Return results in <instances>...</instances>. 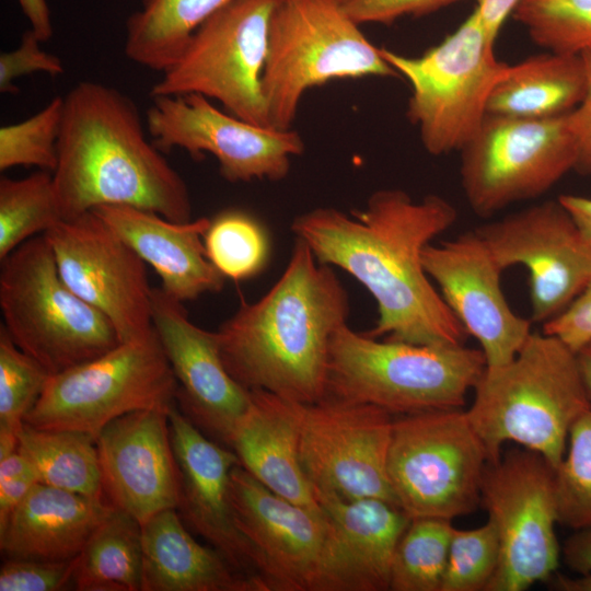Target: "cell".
<instances>
[{
  "instance_id": "obj_1",
  "label": "cell",
  "mask_w": 591,
  "mask_h": 591,
  "mask_svg": "<svg viewBox=\"0 0 591 591\" xmlns=\"http://www.w3.org/2000/svg\"><path fill=\"white\" fill-rule=\"evenodd\" d=\"M456 219L455 207L439 195L415 200L383 188L364 209L314 208L294 217L291 230L318 263L347 271L374 298L379 315L366 335L444 347L464 345L468 335L430 282L421 254Z\"/></svg>"
},
{
  "instance_id": "obj_2",
  "label": "cell",
  "mask_w": 591,
  "mask_h": 591,
  "mask_svg": "<svg viewBox=\"0 0 591 591\" xmlns=\"http://www.w3.org/2000/svg\"><path fill=\"white\" fill-rule=\"evenodd\" d=\"M348 315L349 297L333 267L296 237L277 282L217 331L223 364L248 391L317 402L326 394L331 340Z\"/></svg>"
},
{
  "instance_id": "obj_3",
  "label": "cell",
  "mask_w": 591,
  "mask_h": 591,
  "mask_svg": "<svg viewBox=\"0 0 591 591\" xmlns=\"http://www.w3.org/2000/svg\"><path fill=\"white\" fill-rule=\"evenodd\" d=\"M144 125L134 100L114 86L80 81L68 91L51 172L63 220L107 205L192 220L188 186Z\"/></svg>"
},
{
  "instance_id": "obj_4",
  "label": "cell",
  "mask_w": 591,
  "mask_h": 591,
  "mask_svg": "<svg viewBox=\"0 0 591 591\" xmlns=\"http://www.w3.org/2000/svg\"><path fill=\"white\" fill-rule=\"evenodd\" d=\"M466 416L485 445L489 463L513 441L556 468L573 424L591 409L577 352L558 338L531 333L509 362L486 366L474 386Z\"/></svg>"
},
{
  "instance_id": "obj_5",
  "label": "cell",
  "mask_w": 591,
  "mask_h": 591,
  "mask_svg": "<svg viewBox=\"0 0 591 591\" xmlns=\"http://www.w3.org/2000/svg\"><path fill=\"white\" fill-rule=\"evenodd\" d=\"M485 368L482 349L379 340L346 324L331 340L325 396L399 416L461 409Z\"/></svg>"
},
{
  "instance_id": "obj_6",
  "label": "cell",
  "mask_w": 591,
  "mask_h": 591,
  "mask_svg": "<svg viewBox=\"0 0 591 591\" xmlns=\"http://www.w3.org/2000/svg\"><path fill=\"white\" fill-rule=\"evenodd\" d=\"M359 26L343 0L278 1L262 81L271 128L291 129L312 88L332 80L399 77Z\"/></svg>"
},
{
  "instance_id": "obj_7",
  "label": "cell",
  "mask_w": 591,
  "mask_h": 591,
  "mask_svg": "<svg viewBox=\"0 0 591 591\" xmlns=\"http://www.w3.org/2000/svg\"><path fill=\"white\" fill-rule=\"evenodd\" d=\"M1 264V325L50 374L120 344L109 320L63 281L44 234L22 243Z\"/></svg>"
},
{
  "instance_id": "obj_8",
  "label": "cell",
  "mask_w": 591,
  "mask_h": 591,
  "mask_svg": "<svg viewBox=\"0 0 591 591\" xmlns=\"http://www.w3.org/2000/svg\"><path fill=\"white\" fill-rule=\"evenodd\" d=\"M476 9L450 35L419 56L380 47L412 90L407 118L431 155L460 151L478 131L487 102L509 65L494 53Z\"/></svg>"
},
{
  "instance_id": "obj_9",
  "label": "cell",
  "mask_w": 591,
  "mask_h": 591,
  "mask_svg": "<svg viewBox=\"0 0 591 591\" xmlns=\"http://www.w3.org/2000/svg\"><path fill=\"white\" fill-rule=\"evenodd\" d=\"M487 451L461 409L401 415L393 420L387 475L410 519L453 520L480 502Z\"/></svg>"
},
{
  "instance_id": "obj_10",
  "label": "cell",
  "mask_w": 591,
  "mask_h": 591,
  "mask_svg": "<svg viewBox=\"0 0 591 591\" xmlns=\"http://www.w3.org/2000/svg\"><path fill=\"white\" fill-rule=\"evenodd\" d=\"M177 381L158 335L120 343L104 355L50 376L23 422L76 430L96 439L125 414L175 405Z\"/></svg>"
},
{
  "instance_id": "obj_11",
  "label": "cell",
  "mask_w": 591,
  "mask_h": 591,
  "mask_svg": "<svg viewBox=\"0 0 591 591\" xmlns=\"http://www.w3.org/2000/svg\"><path fill=\"white\" fill-rule=\"evenodd\" d=\"M278 1L233 0L211 15L162 72L151 97L199 94L241 119L270 127L262 81Z\"/></svg>"
},
{
  "instance_id": "obj_12",
  "label": "cell",
  "mask_w": 591,
  "mask_h": 591,
  "mask_svg": "<svg viewBox=\"0 0 591 591\" xmlns=\"http://www.w3.org/2000/svg\"><path fill=\"white\" fill-rule=\"evenodd\" d=\"M459 152L463 193L482 218L544 195L576 169L578 160L568 114L548 118L486 115Z\"/></svg>"
},
{
  "instance_id": "obj_13",
  "label": "cell",
  "mask_w": 591,
  "mask_h": 591,
  "mask_svg": "<svg viewBox=\"0 0 591 591\" xmlns=\"http://www.w3.org/2000/svg\"><path fill=\"white\" fill-rule=\"evenodd\" d=\"M480 502L500 546L499 564L486 591H524L547 581L560 558L551 463L525 448L510 450L487 465Z\"/></svg>"
},
{
  "instance_id": "obj_14",
  "label": "cell",
  "mask_w": 591,
  "mask_h": 591,
  "mask_svg": "<svg viewBox=\"0 0 591 591\" xmlns=\"http://www.w3.org/2000/svg\"><path fill=\"white\" fill-rule=\"evenodd\" d=\"M146 127L154 144L179 148L194 158L213 155L221 176L231 183L283 179L304 141L293 128L262 127L217 108L199 94L152 97Z\"/></svg>"
},
{
  "instance_id": "obj_15",
  "label": "cell",
  "mask_w": 591,
  "mask_h": 591,
  "mask_svg": "<svg viewBox=\"0 0 591 591\" xmlns=\"http://www.w3.org/2000/svg\"><path fill=\"white\" fill-rule=\"evenodd\" d=\"M393 420L368 403L324 396L304 404L299 457L313 491L397 506L387 475Z\"/></svg>"
},
{
  "instance_id": "obj_16",
  "label": "cell",
  "mask_w": 591,
  "mask_h": 591,
  "mask_svg": "<svg viewBox=\"0 0 591 591\" xmlns=\"http://www.w3.org/2000/svg\"><path fill=\"white\" fill-rule=\"evenodd\" d=\"M69 288L103 313L120 343L154 334L146 263L92 210L44 233Z\"/></svg>"
},
{
  "instance_id": "obj_17",
  "label": "cell",
  "mask_w": 591,
  "mask_h": 591,
  "mask_svg": "<svg viewBox=\"0 0 591 591\" xmlns=\"http://www.w3.org/2000/svg\"><path fill=\"white\" fill-rule=\"evenodd\" d=\"M505 270L529 271L531 322L560 314L591 279V246L556 200H545L475 229Z\"/></svg>"
},
{
  "instance_id": "obj_18",
  "label": "cell",
  "mask_w": 591,
  "mask_h": 591,
  "mask_svg": "<svg viewBox=\"0 0 591 591\" xmlns=\"http://www.w3.org/2000/svg\"><path fill=\"white\" fill-rule=\"evenodd\" d=\"M229 494L235 525L269 591H313L332 526L323 508L287 500L241 464L231 471Z\"/></svg>"
},
{
  "instance_id": "obj_19",
  "label": "cell",
  "mask_w": 591,
  "mask_h": 591,
  "mask_svg": "<svg viewBox=\"0 0 591 591\" xmlns=\"http://www.w3.org/2000/svg\"><path fill=\"white\" fill-rule=\"evenodd\" d=\"M421 262L467 335L479 343L486 366L512 360L531 335L532 322L510 308L501 288L503 270L475 230L428 244Z\"/></svg>"
},
{
  "instance_id": "obj_20",
  "label": "cell",
  "mask_w": 591,
  "mask_h": 591,
  "mask_svg": "<svg viewBox=\"0 0 591 591\" xmlns=\"http://www.w3.org/2000/svg\"><path fill=\"white\" fill-rule=\"evenodd\" d=\"M182 303L160 287L153 288V328L176 378L181 410L201 431L228 445L250 406L251 391L225 369L217 332L194 324Z\"/></svg>"
},
{
  "instance_id": "obj_21",
  "label": "cell",
  "mask_w": 591,
  "mask_h": 591,
  "mask_svg": "<svg viewBox=\"0 0 591 591\" xmlns=\"http://www.w3.org/2000/svg\"><path fill=\"white\" fill-rule=\"evenodd\" d=\"M169 410L125 414L108 422L95 439L105 500L141 525L178 506L179 473Z\"/></svg>"
},
{
  "instance_id": "obj_22",
  "label": "cell",
  "mask_w": 591,
  "mask_h": 591,
  "mask_svg": "<svg viewBox=\"0 0 591 591\" xmlns=\"http://www.w3.org/2000/svg\"><path fill=\"white\" fill-rule=\"evenodd\" d=\"M169 424L179 473L181 518L235 570L263 580L231 508L229 483L232 468L240 464L237 455L207 438L176 404L169 410Z\"/></svg>"
},
{
  "instance_id": "obj_23",
  "label": "cell",
  "mask_w": 591,
  "mask_h": 591,
  "mask_svg": "<svg viewBox=\"0 0 591 591\" xmlns=\"http://www.w3.org/2000/svg\"><path fill=\"white\" fill-rule=\"evenodd\" d=\"M313 493L332 523L313 591L390 590L394 553L412 519L382 499Z\"/></svg>"
},
{
  "instance_id": "obj_24",
  "label": "cell",
  "mask_w": 591,
  "mask_h": 591,
  "mask_svg": "<svg viewBox=\"0 0 591 591\" xmlns=\"http://www.w3.org/2000/svg\"><path fill=\"white\" fill-rule=\"evenodd\" d=\"M123 239L161 279V289L184 302L220 291L225 277L209 260L204 234L209 218L175 222L131 206L92 210Z\"/></svg>"
},
{
  "instance_id": "obj_25",
  "label": "cell",
  "mask_w": 591,
  "mask_h": 591,
  "mask_svg": "<svg viewBox=\"0 0 591 591\" xmlns=\"http://www.w3.org/2000/svg\"><path fill=\"white\" fill-rule=\"evenodd\" d=\"M303 409L302 403L253 390L228 447L241 466L273 493L301 506L320 507L299 457Z\"/></svg>"
},
{
  "instance_id": "obj_26",
  "label": "cell",
  "mask_w": 591,
  "mask_h": 591,
  "mask_svg": "<svg viewBox=\"0 0 591 591\" xmlns=\"http://www.w3.org/2000/svg\"><path fill=\"white\" fill-rule=\"evenodd\" d=\"M114 510L106 500L38 482L0 526L1 553L5 558H76Z\"/></svg>"
},
{
  "instance_id": "obj_27",
  "label": "cell",
  "mask_w": 591,
  "mask_h": 591,
  "mask_svg": "<svg viewBox=\"0 0 591 591\" xmlns=\"http://www.w3.org/2000/svg\"><path fill=\"white\" fill-rule=\"evenodd\" d=\"M141 591H269L235 570L213 547L198 543L177 509L163 510L141 525Z\"/></svg>"
},
{
  "instance_id": "obj_28",
  "label": "cell",
  "mask_w": 591,
  "mask_h": 591,
  "mask_svg": "<svg viewBox=\"0 0 591 591\" xmlns=\"http://www.w3.org/2000/svg\"><path fill=\"white\" fill-rule=\"evenodd\" d=\"M586 92L580 55L546 51L509 65L487 102V115L548 118L573 111Z\"/></svg>"
},
{
  "instance_id": "obj_29",
  "label": "cell",
  "mask_w": 591,
  "mask_h": 591,
  "mask_svg": "<svg viewBox=\"0 0 591 591\" xmlns=\"http://www.w3.org/2000/svg\"><path fill=\"white\" fill-rule=\"evenodd\" d=\"M231 1L140 0L126 21V57L162 73L178 59L193 33Z\"/></svg>"
},
{
  "instance_id": "obj_30",
  "label": "cell",
  "mask_w": 591,
  "mask_h": 591,
  "mask_svg": "<svg viewBox=\"0 0 591 591\" xmlns=\"http://www.w3.org/2000/svg\"><path fill=\"white\" fill-rule=\"evenodd\" d=\"M18 450L33 464L39 483L105 500L99 452L91 434L38 429L23 422Z\"/></svg>"
},
{
  "instance_id": "obj_31",
  "label": "cell",
  "mask_w": 591,
  "mask_h": 591,
  "mask_svg": "<svg viewBox=\"0 0 591 591\" xmlns=\"http://www.w3.org/2000/svg\"><path fill=\"white\" fill-rule=\"evenodd\" d=\"M78 591H141V524L115 508L77 557Z\"/></svg>"
},
{
  "instance_id": "obj_32",
  "label": "cell",
  "mask_w": 591,
  "mask_h": 591,
  "mask_svg": "<svg viewBox=\"0 0 591 591\" xmlns=\"http://www.w3.org/2000/svg\"><path fill=\"white\" fill-rule=\"evenodd\" d=\"M63 220L53 173L0 178V260L35 234Z\"/></svg>"
},
{
  "instance_id": "obj_33",
  "label": "cell",
  "mask_w": 591,
  "mask_h": 591,
  "mask_svg": "<svg viewBox=\"0 0 591 591\" xmlns=\"http://www.w3.org/2000/svg\"><path fill=\"white\" fill-rule=\"evenodd\" d=\"M454 529L444 518L412 519L394 553L390 590L440 591Z\"/></svg>"
},
{
  "instance_id": "obj_34",
  "label": "cell",
  "mask_w": 591,
  "mask_h": 591,
  "mask_svg": "<svg viewBox=\"0 0 591 591\" xmlns=\"http://www.w3.org/2000/svg\"><path fill=\"white\" fill-rule=\"evenodd\" d=\"M204 244L213 266L233 280L258 275L270 255L267 229L256 217L240 209H227L210 219Z\"/></svg>"
},
{
  "instance_id": "obj_35",
  "label": "cell",
  "mask_w": 591,
  "mask_h": 591,
  "mask_svg": "<svg viewBox=\"0 0 591 591\" xmlns=\"http://www.w3.org/2000/svg\"><path fill=\"white\" fill-rule=\"evenodd\" d=\"M50 374L22 351L0 325V459L18 450V432Z\"/></svg>"
},
{
  "instance_id": "obj_36",
  "label": "cell",
  "mask_w": 591,
  "mask_h": 591,
  "mask_svg": "<svg viewBox=\"0 0 591 591\" xmlns=\"http://www.w3.org/2000/svg\"><path fill=\"white\" fill-rule=\"evenodd\" d=\"M511 16L547 51L581 55L591 49V0H520Z\"/></svg>"
},
{
  "instance_id": "obj_37",
  "label": "cell",
  "mask_w": 591,
  "mask_h": 591,
  "mask_svg": "<svg viewBox=\"0 0 591 591\" xmlns=\"http://www.w3.org/2000/svg\"><path fill=\"white\" fill-rule=\"evenodd\" d=\"M567 443L555 468L557 518L576 531L591 528V409L573 424Z\"/></svg>"
},
{
  "instance_id": "obj_38",
  "label": "cell",
  "mask_w": 591,
  "mask_h": 591,
  "mask_svg": "<svg viewBox=\"0 0 591 591\" xmlns=\"http://www.w3.org/2000/svg\"><path fill=\"white\" fill-rule=\"evenodd\" d=\"M63 115V97H54L31 117L0 128V170L36 166L53 172Z\"/></svg>"
},
{
  "instance_id": "obj_39",
  "label": "cell",
  "mask_w": 591,
  "mask_h": 591,
  "mask_svg": "<svg viewBox=\"0 0 591 591\" xmlns=\"http://www.w3.org/2000/svg\"><path fill=\"white\" fill-rule=\"evenodd\" d=\"M500 556L490 520L471 530L454 529L440 591H486Z\"/></svg>"
},
{
  "instance_id": "obj_40",
  "label": "cell",
  "mask_w": 591,
  "mask_h": 591,
  "mask_svg": "<svg viewBox=\"0 0 591 591\" xmlns=\"http://www.w3.org/2000/svg\"><path fill=\"white\" fill-rule=\"evenodd\" d=\"M77 557L67 560L5 558L0 567V591L74 589Z\"/></svg>"
},
{
  "instance_id": "obj_41",
  "label": "cell",
  "mask_w": 591,
  "mask_h": 591,
  "mask_svg": "<svg viewBox=\"0 0 591 591\" xmlns=\"http://www.w3.org/2000/svg\"><path fill=\"white\" fill-rule=\"evenodd\" d=\"M42 43L38 36L30 28L23 33L15 49L0 54L1 93H16L18 88L14 82L24 76L43 72L57 77L65 72L61 59L45 51L40 47Z\"/></svg>"
},
{
  "instance_id": "obj_42",
  "label": "cell",
  "mask_w": 591,
  "mask_h": 591,
  "mask_svg": "<svg viewBox=\"0 0 591 591\" xmlns=\"http://www.w3.org/2000/svg\"><path fill=\"white\" fill-rule=\"evenodd\" d=\"M461 0H343L347 13L359 25L392 24L403 16H422Z\"/></svg>"
},
{
  "instance_id": "obj_43",
  "label": "cell",
  "mask_w": 591,
  "mask_h": 591,
  "mask_svg": "<svg viewBox=\"0 0 591 591\" xmlns=\"http://www.w3.org/2000/svg\"><path fill=\"white\" fill-rule=\"evenodd\" d=\"M543 333L575 352L591 343V279L560 314L543 324Z\"/></svg>"
},
{
  "instance_id": "obj_44",
  "label": "cell",
  "mask_w": 591,
  "mask_h": 591,
  "mask_svg": "<svg viewBox=\"0 0 591 591\" xmlns=\"http://www.w3.org/2000/svg\"><path fill=\"white\" fill-rule=\"evenodd\" d=\"M580 56L586 73V92L578 106L568 113V124L578 147L575 170L591 176V49Z\"/></svg>"
},
{
  "instance_id": "obj_45",
  "label": "cell",
  "mask_w": 591,
  "mask_h": 591,
  "mask_svg": "<svg viewBox=\"0 0 591 591\" xmlns=\"http://www.w3.org/2000/svg\"><path fill=\"white\" fill-rule=\"evenodd\" d=\"M561 551L565 564L573 571L591 572V528L576 530Z\"/></svg>"
},
{
  "instance_id": "obj_46",
  "label": "cell",
  "mask_w": 591,
  "mask_h": 591,
  "mask_svg": "<svg viewBox=\"0 0 591 591\" xmlns=\"http://www.w3.org/2000/svg\"><path fill=\"white\" fill-rule=\"evenodd\" d=\"M38 482L37 474H27L0 483V526L5 523L31 488Z\"/></svg>"
},
{
  "instance_id": "obj_47",
  "label": "cell",
  "mask_w": 591,
  "mask_h": 591,
  "mask_svg": "<svg viewBox=\"0 0 591 591\" xmlns=\"http://www.w3.org/2000/svg\"><path fill=\"white\" fill-rule=\"evenodd\" d=\"M520 0H476L477 10L488 37L495 43L500 30Z\"/></svg>"
},
{
  "instance_id": "obj_48",
  "label": "cell",
  "mask_w": 591,
  "mask_h": 591,
  "mask_svg": "<svg viewBox=\"0 0 591 591\" xmlns=\"http://www.w3.org/2000/svg\"><path fill=\"white\" fill-rule=\"evenodd\" d=\"M31 30L44 43L53 36L51 14L46 0H18Z\"/></svg>"
},
{
  "instance_id": "obj_49",
  "label": "cell",
  "mask_w": 591,
  "mask_h": 591,
  "mask_svg": "<svg viewBox=\"0 0 591 591\" xmlns=\"http://www.w3.org/2000/svg\"><path fill=\"white\" fill-rule=\"evenodd\" d=\"M557 199L568 211L582 236L591 246V198L572 194H564Z\"/></svg>"
},
{
  "instance_id": "obj_50",
  "label": "cell",
  "mask_w": 591,
  "mask_h": 591,
  "mask_svg": "<svg viewBox=\"0 0 591 591\" xmlns=\"http://www.w3.org/2000/svg\"><path fill=\"white\" fill-rule=\"evenodd\" d=\"M27 474L37 473L30 460L19 450L0 459V483Z\"/></svg>"
},
{
  "instance_id": "obj_51",
  "label": "cell",
  "mask_w": 591,
  "mask_h": 591,
  "mask_svg": "<svg viewBox=\"0 0 591 591\" xmlns=\"http://www.w3.org/2000/svg\"><path fill=\"white\" fill-rule=\"evenodd\" d=\"M579 577L570 578L555 572L547 581L560 591H591V572L579 573Z\"/></svg>"
},
{
  "instance_id": "obj_52",
  "label": "cell",
  "mask_w": 591,
  "mask_h": 591,
  "mask_svg": "<svg viewBox=\"0 0 591 591\" xmlns=\"http://www.w3.org/2000/svg\"><path fill=\"white\" fill-rule=\"evenodd\" d=\"M577 357L591 399V343L580 349Z\"/></svg>"
}]
</instances>
